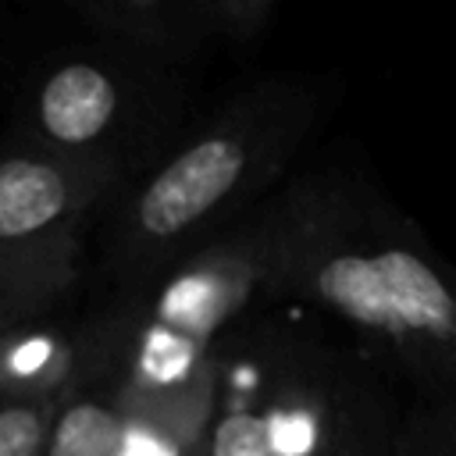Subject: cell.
<instances>
[{"label":"cell","instance_id":"cell-2","mask_svg":"<svg viewBox=\"0 0 456 456\" xmlns=\"http://www.w3.org/2000/svg\"><path fill=\"white\" fill-rule=\"evenodd\" d=\"M321 110L306 75H267L232 93L100 214V256L118 292L249 221L303 150Z\"/></svg>","mask_w":456,"mask_h":456},{"label":"cell","instance_id":"cell-13","mask_svg":"<svg viewBox=\"0 0 456 456\" xmlns=\"http://www.w3.org/2000/svg\"><path fill=\"white\" fill-rule=\"evenodd\" d=\"M189 456H200V442H196V449H192V452H189Z\"/></svg>","mask_w":456,"mask_h":456},{"label":"cell","instance_id":"cell-1","mask_svg":"<svg viewBox=\"0 0 456 456\" xmlns=\"http://www.w3.org/2000/svg\"><path fill=\"white\" fill-rule=\"evenodd\" d=\"M256 228L264 303L324 314L417 392L456 374V267L367 182L299 175L256 210Z\"/></svg>","mask_w":456,"mask_h":456},{"label":"cell","instance_id":"cell-9","mask_svg":"<svg viewBox=\"0 0 456 456\" xmlns=\"http://www.w3.org/2000/svg\"><path fill=\"white\" fill-rule=\"evenodd\" d=\"M82 253L43 260H0V346L14 335L57 321L78 289Z\"/></svg>","mask_w":456,"mask_h":456},{"label":"cell","instance_id":"cell-5","mask_svg":"<svg viewBox=\"0 0 456 456\" xmlns=\"http://www.w3.org/2000/svg\"><path fill=\"white\" fill-rule=\"evenodd\" d=\"M182 68L96 43L32 68L14 103L11 135L100 160L132 182L182 139Z\"/></svg>","mask_w":456,"mask_h":456},{"label":"cell","instance_id":"cell-11","mask_svg":"<svg viewBox=\"0 0 456 456\" xmlns=\"http://www.w3.org/2000/svg\"><path fill=\"white\" fill-rule=\"evenodd\" d=\"M395 456H456V410L438 392H417L399 413Z\"/></svg>","mask_w":456,"mask_h":456},{"label":"cell","instance_id":"cell-3","mask_svg":"<svg viewBox=\"0 0 456 456\" xmlns=\"http://www.w3.org/2000/svg\"><path fill=\"white\" fill-rule=\"evenodd\" d=\"M260 314L217 346L200 456H395L399 413L374 378Z\"/></svg>","mask_w":456,"mask_h":456},{"label":"cell","instance_id":"cell-8","mask_svg":"<svg viewBox=\"0 0 456 456\" xmlns=\"http://www.w3.org/2000/svg\"><path fill=\"white\" fill-rule=\"evenodd\" d=\"M71 14L96 43L175 68L200 57L207 43H217L214 0H78Z\"/></svg>","mask_w":456,"mask_h":456},{"label":"cell","instance_id":"cell-7","mask_svg":"<svg viewBox=\"0 0 456 456\" xmlns=\"http://www.w3.org/2000/svg\"><path fill=\"white\" fill-rule=\"evenodd\" d=\"M125 374L96 317L82 321L78 367L57 406L43 456H118L125 431Z\"/></svg>","mask_w":456,"mask_h":456},{"label":"cell","instance_id":"cell-10","mask_svg":"<svg viewBox=\"0 0 456 456\" xmlns=\"http://www.w3.org/2000/svg\"><path fill=\"white\" fill-rule=\"evenodd\" d=\"M68 385H11L0 378V456H43Z\"/></svg>","mask_w":456,"mask_h":456},{"label":"cell","instance_id":"cell-12","mask_svg":"<svg viewBox=\"0 0 456 456\" xmlns=\"http://www.w3.org/2000/svg\"><path fill=\"white\" fill-rule=\"evenodd\" d=\"M431 392H438V395H442V399H445V403H449V406L456 410V374H452V378H449L445 385H438V388H431Z\"/></svg>","mask_w":456,"mask_h":456},{"label":"cell","instance_id":"cell-4","mask_svg":"<svg viewBox=\"0 0 456 456\" xmlns=\"http://www.w3.org/2000/svg\"><path fill=\"white\" fill-rule=\"evenodd\" d=\"M264 299L256 214L235 232L118 292L96 317L125 374L128 399L185 395L214 374L224 335Z\"/></svg>","mask_w":456,"mask_h":456},{"label":"cell","instance_id":"cell-6","mask_svg":"<svg viewBox=\"0 0 456 456\" xmlns=\"http://www.w3.org/2000/svg\"><path fill=\"white\" fill-rule=\"evenodd\" d=\"M125 175L25 139L0 146V260L82 253L86 228L121 192Z\"/></svg>","mask_w":456,"mask_h":456}]
</instances>
